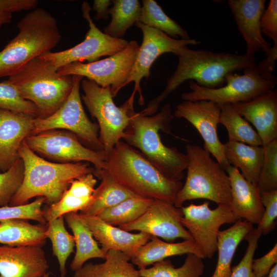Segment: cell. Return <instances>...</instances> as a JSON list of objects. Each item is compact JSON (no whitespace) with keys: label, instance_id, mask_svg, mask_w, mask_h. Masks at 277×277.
<instances>
[{"label":"cell","instance_id":"cell-1","mask_svg":"<svg viewBox=\"0 0 277 277\" xmlns=\"http://www.w3.org/2000/svg\"><path fill=\"white\" fill-rule=\"evenodd\" d=\"M173 54L179 59L175 70L168 78L164 90L140 112L142 114H154L160 104L187 80L206 88H219L224 85L229 74L257 65L255 56L245 53L192 50L184 46L179 48Z\"/></svg>","mask_w":277,"mask_h":277},{"label":"cell","instance_id":"cell-2","mask_svg":"<svg viewBox=\"0 0 277 277\" xmlns=\"http://www.w3.org/2000/svg\"><path fill=\"white\" fill-rule=\"evenodd\" d=\"M103 169L126 189L145 198L174 204L183 186L181 181L166 177L141 152L121 140L106 154Z\"/></svg>","mask_w":277,"mask_h":277},{"label":"cell","instance_id":"cell-3","mask_svg":"<svg viewBox=\"0 0 277 277\" xmlns=\"http://www.w3.org/2000/svg\"><path fill=\"white\" fill-rule=\"evenodd\" d=\"M128 125L123 139L141 153L168 178L181 181L186 170L187 157L176 147H167L162 142L159 131L171 134L170 122L174 115L169 103L164 105L161 111L152 115L136 112L134 107L128 111Z\"/></svg>","mask_w":277,"mask_h":277},{"label":"cell","instance_id":"cell-4","mask_svg":"<svg viewBox=\"0 0 277 277\" xmlns=\"http://www.w3.org/2000/svg\"><path fill=\"white\" fill-rule=\"evenodd\" d=\"M24 166L23 182L12 198L9 206L27 204L34 197H44L49 205L57 202L71 183L94 168L84 162L53 163L30 149L24 141L18 150Z\"/></svg>","mask_w":277,"mask_h":277},{"label":"cell","instance_id":"cell-5","mask_svg":"<svg viewBox=\"0 0 277 277\" xmlns=\"http://www.w3.org/2000/svg\"><path fill=\"white\" fill-rule=\"evenodd\" d=\"M17 27V34L0 51V77L13 75L32 60L50 52L61 39L56 19L42 8L29 12Z\"/></svg>","mask_w":277,"mask_h":277},{"label":"cell","instance_id":"cell-6","mask_svg":"<svg viewBox=\"0 0 277 277\" xmlns=\"http://www.w3.org/2000/svg\"><path fill=\"white\" fill-rule=\"evenodd\" d=\"M5 81L14 86L24 98L33 103L42 117L51 115L61 106L73 84L72 76L58 73L49 61L40 56Z\"/></svg>","mask_w":277,"mask_h":277},{"label":"cell","instance_id":"cell-7","mask_svg":"<svg viewBox=\"0 0 277 277\" xmlns=\"http://www.w3.org/2000/svg\"><path fill=\"white\" fill-rule=\"evenodd\" d=\"M187 157L185 183L178 192L174 205L182 208L187 201L203 199L217 205H230L229 177L222 166L209 152L199 145L186 146Z\"/></svg>","mask_w":277,"mask_h":277},{"label":"cell","instance_id":"cell-8","mask_svg":"<svg viewBox=\"0 0 277 277\" xmlns=\"http://www.w3.org/2000/svg\"><path fill=\"white\" fill-rule=\"evenodd\" d=\"M81 86L84 92L81 98L92 117L97 121L99 140L107 154L124 137L129 121L128 111L134 107V100L129 98L118 107L110 88L102 87L86 78L82 80Z\"/></svg>","mask_w":277,"mask_h":277},{"label":"cell","instance_id":"cell-9","mask_svg":"<svg viewBox=\"0 0 277 277\" xmlns=\"http://www.w3.org/2000/svg\"><path fill=\"white\" fill-rule=\"evenodd\" d=\"M277 78L267 77L259 71L256 65L228 75L224 85L216 88L201 86L189 81L190 91L182 94L186 101L208 100L219 105L246 102L275 89Z\"/></svg>","mask_w":277,"mask_h":277},{"label":"cell","instance_id":"cell-10","mask_svg":"<svg viewBox=\"0 0 277 277\" xmlns=\"http://www.w3.org/2000/svg\"><path fill=\"white\" fill-rule=\"evenodd\" d=\"M84 78L72 75V89L66 101L51 115L34 118L31 134L50 130H64L74 133L91 149L104 151L99 140L98 125L92 123L88 117L82 103L80 85Z\"/></svg>","mask_w":277,"mask_h":277},{"label":"cell","instance_id":"cell-11","mask_svg":"<svg viewBox=\"0 0 277 277\" xmlns=\"http://www.w3.org/2000/svg\"><path fill=\"white\" fill-rule=\"evenodd\" d=\"M25 143L42 157L60 163L87 162L94 167V174L98 177L104 168L106 154L84 146L73 133L60 129L50 130L31 134Z\"/></svg>","mask_w":277,"mask_h":277},{"label":"cell","instance_id":"cell-12","mask_svg":"<svg viewBox=\"0 0 277 277\" xmlns=\"http://www.w3.org/2000/svg\"><path fill=\"white\" fill-rule=\"evenodd\" d=\"M139 47L137 42L133 40L124 49L108 57L91 63H70L58 68L57 72L64 75L81 76L102 87H109L114 97L126 86Z\"/></svg>","mask_w":277,"mask_h":277},{"label":"cell","instance_id":"cell-13","mask_svg":"<svg viewBox=\"0 0 277 277\" xmlns=\"http://www.w3.org/2000/svg\"><path fill=\"white\" fill-rule=\"evenodd\" d=\"M209 202L193 203L182 207L181 223L189 232L205 258L211 259L217 250V235L224 224L234 223L239 219L230 205H218L211 209Z\"/></svg>","mask_w":277,"mask_h":277},{"label":"cell","instance_id":"cell-14","mask_svg":"<svg viewBox=\"0 0 277 277\" xmlns=\"http://www.w3.org/2000/svg\"><path fill=\"white\" fill-rule=\"evenodd\" d=\"M91 9L87 2L82 4L83 16L88 22L89 27L83 42L69 49L55 52L50 51L39 56L49 61L57 70L70 63L85 61L91 63L99 60L101 57L111 56L128 45L127 40L113 38L102 32L91 18Z\"/></svg>","mask_w":277,"mask_h":277},{"label":"cell","instance_id":"cell-15","mask_svg":"<svg viewBox=\"0 0 277 277\" xmlns=\"http://www.w3.org/2000/svg\"><path fill=\"white\" fill-rule=\"evenodd\" d=\"M135 25L141 30L143 40L126 86L131 82L134 83V90L130 97L134 99L135 94L138 92L140 95L138 103L140 105H143L144 99L141 88V81L144 77L149 76L151 67L157 58L165 53H174L181 47L196 45L200 42L192 38H173L140 22Z\"/></svg>","mask_w":277,"mask_h":277},{"label":"cell","instance_id":"cell-16","mask_svg":"<svg viewBox=\"0 0 277 277\" xmlns=\"http://www.w3.org/2000/svg\"><path fill=\"white\" fill-rule=\"evenodd\" d=\"M220 112V105L210 101H184L176 106L174 116L186 120L197 129L204 140V148L225 169L229 164L217 131Z\"/></svg>","mask_w":277,"mask_h":277},{"label":"cell","instance_id":"cell-17","mask_svg":"<svg viewBox=\"0 0 277 277\" xmlns=\"http://www.w3.org/2000/svg\"><path fill=\"white\" fill-rule=\"evenodd\" d=\"M182 208L173 204L154 200L151 205L139 218L119 228L124 230L143 232L173 242L177 239L193 240L189 232L181 223Z\"/></svg>","mask_w":277,"mask_h":277},{"label":"cell","instance_id":"cell-18","mask_svg":"<svg viewBox=\"0 0 277 277\" xmlns=\"http://www.w3.org/2000/svg\"><path fill=\"white\" fill-rule=\"evenodd\" d=\"M265 4V0L228 1L237 28L245 42V54L248 55L255 56L261 50L266 56L272 51V45L263 37L260 25Z\"/></svg>","mask_w":277,"mask_h":277},{"label":"cell","instance_id":"cell-19","mask_svg":"<svg viewBox=\"0 0 277 277\" xmlns=\"http://www.w3.org/2000/svg\"><path fill=\"white\" fill-rule=\"evenodd\" d=\"M49 268L41 246H0V277H43Z\"/></svg>","mask_w":277,"mask_h":277},{"label":"cell","instance_id":"cell-20","mask_svg":"<svg viewBox=\"0 0 277 277\" xmlns=\"http://www.w3.org/2000/svg\"><path fill=\"white\" fill-rule=\"evenodd\" d=\"M34 117L0 109V170H8L20 157L18 150L31 134Z\"/></svg>","mask_w":277,"mask_h":277},{"label":"cell","instance_id":"cell-21","mask_svg":"<svg viewBox=\"0 0 277 277\" xmlns=\"http://www.w3.org/2000/svg\"><path fill=\"white\" fill-rule=\"evenodd\" d=\"M231 105L242 117L254 126L263 145L277 139L276 89L250 101Z\"/></svg>","mask_w":277,"mask_h":277},{"label":"cell","instance_id":"cell-22","mask_svg":"<svg viewBox=\"0 0 277 277\" xmlns=\"http://www.w3.org/2000/svg\"><path fill=\"white\" fill-rule=\"evenodd\" d=\"M224 169L230 182V207L233 213L239 220L243 219L253 225H258L264 207L257 185L246 180L239 169L230 165Z\"/></svg>","mask_w":277,"mask_h":277},{"label":"cell","instance_id":"cell-23","mask_svg":"<svg viewBox=\"0 0 277 277\" xmlns=\"http://www.w3.org/2000/svg\"><path fill=\"white\" fill-rule=\"evenodd\" d=\"M81 215L94 238L106 253L110 250H117L131 259L137 249L147 243L152 236L143 232H129L108 224L98 216Z\"/></svg>","mask_w":277,"mask_h":277},{"label":"cell","instance_id":"cell-24","mask_svg":"<svg viewBox=\"0 0 277 277\" xmlns=\"http://www.w3.org/2000/svg\"><path fill=\"white\" fill-rule=\"evenodd\" d=\"M193 253L205 259L204 255L193 240H184L179 243L165 242L152 236L150 240L141 246L131 261L140 269L165 260L166 258L184 254Z\"/></svg>","mask_w":277,"mask_h":277},{"label":"cell","instance_id":"cell-25","mask_svg":"<svg viewBox=\"0 0 277 277\" xmlns=\"http://www.w3.org/2000/svg\"><path fill=\"white\" fill-rule=\"evenodd\" d=\"M64 220L73 232L76 252L70 264L75 271L92 259H105L107 253L99 246L89 228L80 213L69 212L64 214Z\"/></svg>","mask_w":277,"mask_h":277},{"label":"cell","instance_id":"cell-26","mask_svg":"<svg viewBox=\"0 0 277 277\" xmlns=\"http://www.w3.org/2000/svg\"><path fill=\"white\" fill-rule=\"evenodd\" d=\"M224 147L229 164L240 169L246 180L257 185L264 159L263 146L228 141Z\"/></svg>","mask_w":277,"mask_h":277},{"label":"cell","instance_id":"cell-27","mask_svg":"<svg viewBox=\"0 0 277 277\" xmlns=\"http://www.w3.org/2000/svg\"><path fill=\"white\" fill-rule=\"evenodd\" d=\"M253 228L252 224L240 219L228 229L219 231L217 235L218 258L211 277H230L232 260L236 249Z\"/></svg>","mask_w":277,"mask_h":277},{"label":"cell","instance_id":"cell-28","mask_svg":"<svg viewBox=\"0 0 277 277\" xmlns=\"http://www.w3.org/2000/svg\"><path fill=\"white\" fill-rule=\"evenodd\" d=\"M45 224L33 225L27 220L10 219L0 223V244L18 247H42L47 239Z\"/></svg>","mask_w":277,"mask_h":277},{"label":"cell","instance_id":"cell-29","mask_svg":"<svg viewBox=\"0 0 277 277\" xmlns=\"http://www.w3.org/2000/svg\"><path fill=\"white\" fill-rule=\"evenodd\" d=\"M98 178L101 179V182L95 188L91 204L80 213L97 216L105 209L129 197L136 196L117 183L105 169L100 171Z\"/></svg>","mask_w":277,"mask_h":277},{"label":"cell","instance_id":"cell-30","mask_svg":"<svg viewBox=\"0 0 277 277\" xmlns=\"http://www.w3.org/2000/svg\"><path fill=\"white\" fill-rule=\"evenodd\" d=\"M104 262L85 264L74 271V277H141L138 270L129 262L130 258L117 250L107 252Z\"/></svg>","mask_w":277,"mask_h":277},{"label":"cell","instance_id":"cell-31","mask_svg":"<svg viewBox=\"0 0 277 277\" xmlns=\"http://www.w3.org/2000/svg\"><path fill=\"white\" fill-rule=\"evenodd\" d=\"M109 9L110 23L104 29V32L115 38H122L128 29L139 21L141 8L137 0H114Z\"/></svg>","mask_w":277,"mask_h":277},{"label":"cell","instance_id":"cell-32","mask_svg":"<svg viewBox=\"0 0 277 277\" xmlns=\"http://www.w3.org/2000/svg\"><path fill=\"white\" fill-rule=\"evenodd\" d=\"M219 124L226 129L229 141L261 146L262 141L249 123L242 117L231 104L219 105Z\"/></svg>","mask_w":277,"mask_h":277},{"label":"cell","instance_id":"cell-33","mask_svg":"<svg viewBox=\"0 0 277 277\" xmlns=\"http://www.w3.org/2000/svg\"><path fill=\"white\" fill-rule=\"evenodd\" d=\"M140 22L157 29L175 39L191 38L187 31L169 17L153 0H143Z\"/></svg>","mask_w":277,"mask_h":277},{"label":"cell","instance_id":"cell-34","mask_svg":"<svg viewBox=\"0 0 277 277\" xmlns=\"http://www.w3.org/2000/svg\"><path fill=\"white\" fill-rule=\"evenodd\" d=\"M204 269L202 259L193 253H188L180 267L175 268L171 261L167 259L138 271L141 277H200Z\"/></svg>","mask_w":277,"mask_h":277},{"label":"cell","instance_id":"cell-35","mask_svg":"<svg viewBox=\"0 0 277 277\" xmlns=\"http://www.w3.org/2000/svg\"><path fill=\"white\" fill-rule=\"evenodd\" d=\"M46 226V235L51 242L53 255L58 261L60 276L65 277L67 260L75 246L74 237L67 230L63 215L48 222Z\"/></svg>","mask_w":277,"mask_h":277},{"label":"cell","instance_id":"cell-36","mask_svg":"<svg viewBox=\"0 0 277 277\" xmlns=\"http://www.w3.org/2000/svg\"><path fill=\"white\" fill-rule=\"evenodd\" d=\"M154 200L138 196L129 197L119 204L105 209L97 216L113 226L123 225L139 218Z\"/></svg>","mask_w":277,"mask_h":277},{"label":"cell","instance_id":"cell-37","mask_svg":"<svg viewBox=\"0 0 277 277\" xmlns=\"http://www.w3.org/2000/svg\"><path fill=\"white\" fill-rule=\"evenodd\" d=\"M0 109L34 118L39 117L38 110L35 105L24 98L14 86L5 81L0 83Z\"/></svg>","mask_w":277,"mask_h":277},{"label":"cell","instance_id":"cell-38","mask_svg":"<svg viewBox=\"0 0 277 277\" xmlns=\"http://www.w3.org/2000/svg\"><path fill=\"white\" fill-rule=\"evenodd\" d=\"M262 146L264 159L257 186L261 192L277 190V139Z\"/></svg>","mask_w":277,"mask_h":277},{"label":"cell","instance_id":"cell-39","mask_svg":"<svg viewBox=\"0 0 277 277\" xmlns=\"http://www.w3.org/2000/svg\"><path fill=\"white\" fill-rule=\"evenodd\" d=\"M45 198L38 197L31 203L18 206L0 207V223L10 219L34 220L42 224H47L42 206Z\"/></svg>","mask_w":277,"mask_h":277},{"label":"cell","instance_id":"cell-40","mask_svg":"<svg viewBox=\"0 0 277 277\" xmlns=\"http://www.w3.org/2000/svg\"><path fill=\"white\" fill-rule=\"evenodd\" d=\"M24 166L19 158L8 170L0 173V206H8L23 180Z\"/></svg>","mask_w":277,"mask_h":277},{"label":"cell","instance_id":"cell-41","mask_svg":"<svg viewBox=\"0 0 277 277\" xmlns=\"http://www.w3.org/2000/svg\"><path fill=\"white\" fill-rule=\"evenodd\" d=\"M262 233L257 228H253L245 236L248 242L245 253L236 266L231 268L230 277H255L252 270V263Z\"/></svg>","mask_w":277,"mask_h":277},{"label":"cell","instance_id":"cell-42","mask_svg":"<svg viewBox=\"0 0 277 277\" xmlns=\"http://www.w3.org/2000/svg\"><path fill=\"white\" fill-rule=\"evenodd\" d=\"M261 199L264 207V211L256 228L262 234L266 235L276 226L277 190L261 192Z\"/></svg>","mask_w":277,"mask_h":277},{"label":"cell","instance_id":"cell-43","mask_svg":"<svg viewBox=\"0 0 277 277\" xmlns=\"http://www.w3.org/2000/svg\"><path fill=\"white\" fill-rule=\"evenodd\" d=\"M37 0H0V28L11 22L13 14L36 8Z\"/></svg>","mask_w":277,"mask_h":277},{"label":"cell","instance_id":"cell-44","mask_svg":"<svg viewBox=\"0 0 277 277\" xmlns=\"http://www.w3.org/2000/svg\"><path fill=\"white\" fill-rule=\"evenodd\" d=\"M260 28L265 34L277 44V1L270 0L260 19Z\"/></svg>","mask_w":277,"mask_h":277},{"label":"cell","instance_id":"cell-45","mask_svg":"<svg viewBox=\"0 0 277 277\" xmlns=\"http://www.w3.org/2000/svg\"><path fill=\"white\" fill-rule=\"evenodd\" d=\"M277 263V245L263 256L253 259L252 270L255 277H265Z\"/></svg>","mask_w":277,"mask_h":277},{"label":"cell","instance_id":"cell-46","mask_svg":"<svg viewBox=\"0 0 277 277\" xmlns=\"http://www.w3.org/2000/svg\"><path fill=\"white\" fill-rule=\"evenodd\" d=\"M112 4L109 0H94L93 4V9L96 12L95 19H108L109 14V7Z\"/></svg>","mask_w":277,"mask_h":277},{"label":"cell","instance_id":"cell-47","mask_svg":"<svg viewBox=\"0 0 277 277\" xmlns=\"http://www.w3.org/2000/svg\"><path fill=\"white\" fill-rule=\"evenodd\" d=\"M265 277H277V264H275Z\"/></svg>","mask_w":277,"mask_h":277},{"label":"cell","instance_id":"cell-48","mask_svg":"<svg viewBox=\"0 0 277 277\" xmlns=\"http://www.w3.org/2000/svg\"><path fill=\"white\" fill-rule=\"evenodd\" d=\"M43 277H49V273L47 272Z\"/></svg>","mask_w":277,"mask_h":277}]
</instances>
